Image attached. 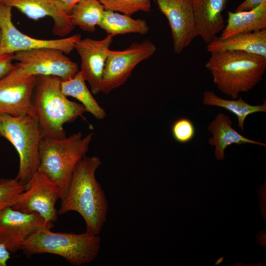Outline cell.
<instances>
[{"mask_svg": "<svg viewBox=\"0 0 266 266\" xmlns=\"http://www.w3.org/2000/svg\"><path fill=\"white\" fill-rule=\"evenodd\" d=\"M102 162L97 156H84L72 172L68 190L61 200L59 215L76 211L84 219L86 232L99 235L106 220L108 201L101 186L96 178Z\"/></svg>", "mask_w": 266, "mask_h": 266, "instance_id": "6da1fadb", "label": "cell"}, {"mask_svg": "<svg viewBox=\"0 0 266 266\" xmlns=\"http://www.w3.org/2000/svg\"><path fill=\"white\" fill-rule=\"evenodd\" d=\"M205 66L213 82L223 94L233 100L248 92L263 79L266 57L240 51H224L210 53Z\"/></svg>", "mask_w": 266, "mask_h": 266, "instance_id": "7a4b0ae2", "label": "cell"}, {"mask_svg": "<svg viewBox=\"0 0 266 266\" xmlns=\"http://www.w3.org/2000/svg\"><path fill=\"white\" fill-rule=\"evenodd\" d=\"M61 79L53 76H36L32 97L33 116L44 136L61 138L66 136V123L74 121L86 111L80 103L67 99L61 91Z\"/></svg>", "mask_w": 266, "mask_h": 266, "instance_id": "3957f363", "label": "cell"}, {"mask_svg": "<svg viewBox=\"0 0 266 266\" xmlns=\"http://www.w3.org/2000/svg\"><path fill=\"white\" fill-rule=\"evenodd\" d=\"M93 135L91 133L83 137L78 132L61 138L44 136L41 140L38 170L58 186L61 200L66 196L74 168L88 151Z\"/></svg>", "mask_w": 266, "mask_h": 266, "instance_id": "277c9868", "label": "cell"}, {"mask_svg": "<svg viewBox=\"0 0 266 266\" xmlns=\"http://www.w3.org/2000/svg\"><path fill=\"white\" fill-rule=\"evenodd\" d=\"M100 241L99 235L86 231L77 234L55 233L46 229L32 234L21 249L29 257L36 254H52L78 266L89 264L97 257Z\"/></svg>", "mask_w": 266, "mask_h": 266, "instance_id": "5b68a950", "label": "cell"}, {"mask_svg": "<svg viewBox=\"0 0 266 266\" xmlns=\"http://www.w3.org/2000/svg\"><path fill=\"white\" fill-rule=\"evenodd\" d=\"M0 136L8 140L18 153L20 165L16 178L26 185L39 168V144L44 136L40 126L32 115L0 113Z\"/></svg>", "mask_w": 266, "mask_h": 266, "instance_id": "8992f818", "label": "cell"}, {"mask_svg": "<svg viewBox=\"0 0 266 266\" xmlns=\"http://www.w3.org/2000/svg\"><path fill=\"white\" fill-rule=\"evenodd\" d=\"M62 51L41 48L19 51L13 55L15 66L22 73L32 76H53L67 80L79 71L77 65Z\"/></svg>", "mask_w": 266, "mask_h": 266, "instance_id": "52a82bcc", "label": "cell"}, {"mask_svg": "<svg viewBox=\"0 0 266 266\" xmlns=\"http://www.w3.org/2000/svg\"><path fill=\"white\" fill-rule=\"evenodd\" d=\"M155 45L149 40L134 42L123 50L107 52L101 84V92L108 94L124 85L135 67L154 55Z\"/></svg>", "mask_w": 266, "mask_h": 266, "instance_id": "ba28073f", "label": "cell"}, {"mask_svg": "<svg viewBox=\"0 0 266 266\" xmlns=\"http://www.w3.org/2000/svg\"><path fill=\"white\" fill-rule=\"evenodd\" d=\"M11 9L0 2V55L41 48L57 49L68 54L74 49L76 41L81 39L79 34L53 40L39 39L28 36L19 31L13 24Z\"/></svg>", "mask_w": 266, "mask_h": 266, "instance_id": "9c48e42d", "label": "cell"}, {"mask_svg": "<svg viewBox=\"0 0 266 266\" xmlns=\"http://www.w3.org/2000/svg\"><path fill=\"white\" fill-rule=\"evenodd\" d=\"M60 198L58 186L38 170L25 185V190L12 207L23 212L37 213L52 227L53 223L58 220L55 204Z\"/></svg>", "mask_w": 266, "mask_h": 266, "instance_id": "30bf717a", "label": "cell"}, {"mask_svg": "<svg viewBox=\"0 0 266 266\" xmlns=\"http://www.w3.org/2000/svg\"><path fill=\"white\" fill-rule=\"evenodd\" d=\"M36 76L22 73L15 66L0 79V113L33 116L32 97Z\"/></svg>", "mask_w": 266, "mask_h": 266, "instance_id": "8fae6325", "label": "cell"}, {"mask_svg": "<svg viewBox=\"0 0 266 266\" xmlns=\"http://www.w3.org/2000/svg\"><path fill=\"white\" fill-rule=\"evenodd\" d=\"M51 228L36 212H23L12 207L0 211V243L10 253L20 250L25 241L34 233Z\"/></svg>", "mask_w": 266, "mask_h": 266, "instance_id": "7c38bea8", "label": "cell"}, {"mask_svg": "<svg viewBox=\"0 0 266 266\" xmlns=\"http://www.w3.org/2000/svg\"><path fill=\"white\" fill-rule=\"evenodd\" d=\"M171 30L173 49L181 53L198 36L192 0H155Z\"/></svg>", "mask_w": 266, "mask_h": 266, "instance_id": "4fadbf2b", "label": "cell"}, {"mask_svg": "<svg viewBox=\"0 0 266 266\" xmlns=\"http://www.w3.org/2000/svg\"><path fill=\"white\" fill-rule=\"evenodd\" d=\"M114 36L107 34L103 39H80L75 44L81 59V69L84 78L89 83L94 95L101 92V84L108 50Z\"/></svg>", "mask_w": 266, "mask_h": 266, "instance_id": "5bb4252c", "label": "cell"}, {"mask_svg": "<svg viewBox=\"0 0 266 266\" xmlns=\"http://www.w3.org/2000/svg\"><path fill=\"white\" fill-rule=\"evenodd\" d=\"M5 5L15 7L29 18L37 20L47 16L54 21L53 33L64 36L74 28L70 16L63 12L51 0H1Z\"/></svg>", "mask_w": 266, "mask_h": 266, "instance_id": "9a60e30c", "label": "cell"}, {"mask_svg": "<svg viewBox=\"0 0 266 266\" xmlns=\"http://www.w3.org/2000/svg\"><path fill=\"white\" fill-rule=\"evenodd\" d=\"M229 0H192L198 36L210 43L225 27L223 11Z\"/></svg>", "mask_w": 266, "mask_h": 266, "instance_id": "2e32d148", "label": "cell"}, {"mask_svg": "<svg viewBox=\"0 0 266 266\" xmlns=\"http://www.w3.org/2000/svg\"><path fill=\"white\" fill-rule=\"evenodd\" d=\"M232 121L229 116L219 113L207 127V130L212 134L208 139V143L215 147V155L217 160H223L225 158V150L233 144L241 145L252 144L262 146L266 144L248 138L235 131L232 127Z\"/></svg>", "mask_w": 266, "mask_h": 266, "instance_id": "e0dca14e", "label": "cell"}, {"mask_svg": "<svg viewBox=\"0 0 266 266\" xmlns=\"http://www.w3.org/2000/svg\"><path fill=\"white\" fill-rule=\"evenodd\" d=\"M206 49L210 53L224 51H240L266 57V29L237 34L226 39L217 36L207 44Z\"/></svg>", "mask_w": 266, "mask_h": 266, "instance_id": "ac0fdd59", "label": "cell"}, {"mask_svg": "<svg viewBox=\"0 0 266 266\" xmlns=\"http://www.w3.org/2000/svg\"><path fill=\"white\" fill-rule=\"evenodd\" d=\"M227 13V24L220 36L223 39L266 29V1L250 10Z\"/></svg>", "mask_w": 266, "mask_h": 266, "instance_id": "d6986e66", "label": "cell"}, {"mask_svg": "<svg viewBox=\"0 0 266 266\" xmlns=\"http://www.w3.org/2000/svg\"><path fill=\"white\" fill-rule=\"evenodd\" d=\"M61 91L66 97L75 98L84 106L86 111L90 112L96 119L101 120L106 117V112L93 96L88 88L86 81L79 70L72 78L62 80Z\"/></svg>", "mask_w": 266, "mask_h": 266, "instance_id": "ffe728a7", "label": "cell"}, {"mask_svg": "<svg viewBox=\"0 0 266 266\" xmlns=\"http://www.w3.org/2000/svg\"><path fill=\"white\" fill-rule=\"evenodd\" d=\"M202 103L205 105L224 108L234 114L237 118L238 126L241 131H244L245 120L248 115L257 112H266V99L263 100L261 105H252L243 100L240 96L236 100H226L210 91L203 93Z\"/></svg>", "mask_w": 266, "mask_h": 266, "instance_id": "44dd1931", "label": "cell"}, {"mask_svg": "<svg viewBox=\"0 0 266 266\" xmlns=\"http://www.w3.org/2000/svg\"><path fill=\"white\" fill-rule=\"evenodd\" d=\"M99 26L107 34L136 33L146 34L149 31V26L144 20L134 19L131 16L111 10H105Z\"/></svg>", "mask_w": 266, "mask_h": 266, "instance_id": "7402d4cb", "label": "cell"}, {"mask_svg": "<svg viewBox=\"0 0 266 266\" xmlns=\"http://www.w3.org/2000/svg\"><path fill=\"white\" fill-rule=\"evenodd\" d=\"M105 11L99 0H80L73 7L69 16L74 26L93 33L100 22Z\"/></svg>", "mask_w": 266, "mask_h": 266, "instance_id": "603a6c76", "label": "cell"}, {"mask_svg": "<svg viewBox=\"0 0 266 266\" xmlns=\"http://www.w3.org/2000/svg\"><path fill=\"white\" fill-rule=\"evenodd\" d=\"M155 0H99L105 10L131 16L138 11L148 12L151 2Z\"/></svg>", "mask_w": 266, "mask_h": 266, "instance_id": "cb8c5ba5", "label": "cell"}, {"mask_svg": "<svg viewBox=\"0 0 266 266\" xmlns=\"http://www.w3.org/2000/svg\"><path fill=\"white\" fill-rule=\"evenodd\" d=\"M25 190V185L16 177L0 179V211L12 207Z\"/></svg>", "mask_w": 266, "mask_h": 266, "instance_id": "d4e9b609", "label": "cell"}, {"mask_svg": "<svg viewBox=\"0 0 266 266\" xmlns=\"http://www.w3.org/2000/svg\"><path fill=\"white\" fill-rule=\"evenodd\" d=\"M171 131L174 140L180 143L190 142L194 137L196 133L193 122L185 117L176 120L172 125Z\"/></svg>", "mask_w": 266, "mask_h": 266, "instance_id": "484cf974", "label": "cell"}, {"mask_svg": "<svg viewBox=\"0 0 266 266\" xmlns=\"http://www.w3.org/2000/svg\"><path fill=\"white\" fill-rule=\"evenodd\" d=\"M14 54L0 55V79L15 67L13 64Z\"/></svg>", "mask_w": 266, "mask_h": 266, "instance_id": "4316f807", "label": "cell"}, {"mask_svg": "<svg viewBox=\"0 0 266 266\" xmlns=\"http://www.w3.org/2000/svg\"><path fill=\"white\" fill-rule=\"evenodd\" d=\"M64 13L69 15L73 7L80 0H51Z\"/></svg>", "mask_w": 266, "mask_h": 266, "instance_id": "83f0119b", "label": "cell"}, {"mask_svg": "<svg viewBox=\"0 0 266 266\" xmlns=\"http://www.w3.org/2000/svg\"><path fill=\"white\" fill-rule=\"evenodd\" d=\"M266 0H245L235 9L234 12L247 11L253 9L260 5Z\"/></svg>", "mask_w": 266, "mask_h": 266, "instance_id": "f1b7e54d", "label": "cell"}, {"mask_svg": "<svg viewBox=\"0 0 266 266\" xmlns=\"http://www.w3.org/2000/svg\"><path fill=\"white\" fill-rule=\"evenodd\" d=\"M10 258V253L0 243V266H6L7 261Z\"/></svg>", "mask_w": 266, "mask_h": 266, "instance_id": "f546056e", "label": "cell"}, {"mask_svg": "<svg viewBox=\"0 0 266 266\" xmlns=\"http://www.w3.org/2000/svg\"><path fill=\"white\" fill-rule=\"evenodd\" d=\"M1 1V0H0V2Z\"/></svg>", "mask_w": 266, "mask_h": 266, "instance_id": "4dcf8cb0", "label": "cell"}]
</instances>
